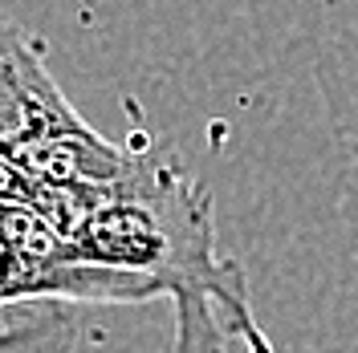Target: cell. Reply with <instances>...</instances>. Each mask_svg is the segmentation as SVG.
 I'll use <instances>...</instances> for the list:
<instances>
[{
	"label": "cell",
	"mask_w": 358,
	"mask_h": 353,
	"mask_svg": "<svg viewBox=\"0 0 358 353\" xmlns=\"http://www.w3.org/2000/svg\"><path fill=\"white\" fill-rule=\"evenodd\" d=\"M90 264L151 276L176 305V337L167 353H228L241 341L248 353H273L241 260L216 243L212 195L171 158H134L110 199L69 240Z\"/></svg>",
	"instance_id": "1"
},
{
	"label": "cell",
	"mask_w": 358,
	"mask_h": 353,
	"mask_svg": "<svg viewBox=\"0 0 358 353\" xmlns=\"http://www.w3.org/2000/svg\"><path fill=\"white\" fill-rule=\"evenodd\" d=\"M82 122L86 118L73 110L45 66V45L0 13V155Z\"/></svg>",
	"instance_id": "2"
},
{
	"label": "cell",
	"mask_w": 358,
	"mask_h": 353,
	"mask_svg": "<svg viewBox=\"0 0 358 353\" xmlns=\"http://www.w3.org/2000/svg\"><path fill=\"white\" fill-rule=\"evenodd\" d=\"M8 158L21 167L33 183L45 187H98L110 191L118 179H127V171L134 167L138 151H122L106 142L90 122L73 126V130H57L13 147Z\"/></svg>",
	"instance_id": "3"
},
{
	"label": "cell",
	"mask_w": 358,
	"mask_h": 353,
	"mask_svg": "<svg viewBox=\"0 0 358 353\" xmlns=\"http://www.w3.org/2000/svg\"><path fill=\"white\" fill-rule=\"evenodd\" d=\"M78 333L66 317H41L0 329V353H69Z\"/></svg>",
	"instance_id": "4"
},
{
	"label": "cell",
	"mask_w": 358,
	"mask_h": 353,
	"mask_svg": "<svg viewBox=\"0 0 358 353\" xmlns=\"http://www.w3.org/2000/svg\"><path fill=\"white\" fill-rule=\"evenodd\" d=\"M33 199V179L8 155H0V207L4 203H29Z\"/></svg>",
	"instance_id": "5"
}]
</instances>
